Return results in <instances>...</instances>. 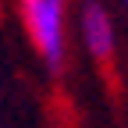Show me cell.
Wrapping results in <instances>:
<instances>
[{
    "instance_id": "obj_3",
    "label": "cell",
    "mask_w": 128,
    "mask_h": 128,
    "mask_svg": "<svg viewBox=\"0 0 128 128\" xmlns=\"http://www.w3.org/2000/svg\"><path fill=\"white\" fill-rule=\"evenodd\" d=\"M124 7H128V0H124Z\"/></svg>"
},
{
    "instance_id": "obj_1",
    "label": "cell",
    "mask_w": 128,
    "mask_h": 128,
    "mask_svg": "<svg viewBox=\"0 0 128 128\" xmlns=\"http://www.w3.org/2000/svg\"><path fill=\"white\" fill-rule=\"evenodd\" d=\"M18 14L32 50L57 71L68 60V0H18Z\"/></svg>"
},
{
    "instance_id": "obj_2",
    "label": "cell",
    "mask_w": 128,
    "mask_h": 128,
    "mask_svg": "<svg viewBox=\"0 0 128 128\" xmlns=\"http://www.w3.org/2000/svg\"><path fill=\"white\" fill-rule=\"evenodd\" d=\"M78 39H82L86 54L100 64H110L114 60V50H118V28H114V18L103 4L96 0H86L82 11H78Z\"/></svg>"
}]
</instances>
